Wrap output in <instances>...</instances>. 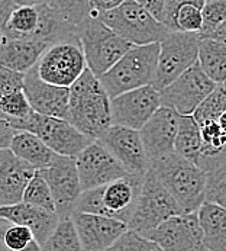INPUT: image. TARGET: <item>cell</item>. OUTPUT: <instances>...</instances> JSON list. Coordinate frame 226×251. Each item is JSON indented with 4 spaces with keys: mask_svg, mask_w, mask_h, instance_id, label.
<instances>
[{
    "mask_svg": "<svg viewBox=\"0 0 226 251\" xmlns=\"http://www.w3.org/2000/svg\"><path fill=\"white\" fill-rule=\"evenodd\" d=\"M71 219L83 251H108L129 229L122 221L81 211H74Z\"/></svg>",
    "mask_w": 226,
    "mask_h": 251,
    "instance_id": "obj_18",
    "label": "cell"
},
{
    "mask_svg": "<svg viewBox=\"0 0 226 251\" xmlns=\"http://www.w3.org/2000/svg\"><path fill=\"white\" fill-rule=\"evenodd\" d=\"M222 86H225V87H226V83H225V84H222Z\"/></svg>",
    "mask_w": 226,
    "mask_h": 251,
    "instance_id": "obj_47",
    "label": "cell"
},
{
    "mask_svg": "<svg viewBox=\"0 0 226 251\" xmlns=\"http://www.w3.org/2000/svg\"><path fill=\"white\" fill-rule=\"evenodd\" d=\"M97 141L103 144L131 176L144 177L151 169L139 131L112 125Z\"/></svg>",
    "mask_w": 226,
    "mask_h": 251,
    "instance_id": "obj_15",
    "label": "cell"
},
{
    "mask_svg": "<svg viewBox=\"0 0 226 251\" xmlns=\"http://www.w3.org/2000/svg\"><path fill=\"white\" fill-rule=\"evenodd\" d=\"M206 201L226 209V164L207 173Z\"/></svg>",
    "mask_w": 226,
    "mask_h": 251,
    "instance_id": "obj_37",
    "label": "cell"
},
{
    "mask_svg": "<svg viewBox=\"0 0 226 251\" xmlns=\"http://www.w3.org/2000/svg\"><path fill=\"white\" fill-rule=\"evenodd\" d=\"M16 7V3L13 0H0V29L6 25L12 10Z\"/></svg>",
    "mask_w": 226,
    "mask_h": 251,
    "instance_id": "obj_42",
    "label": "cell"
},
{
    "mask_svg": "<svg viewBox=\"0 0 226 251\" xmlns=\"http://www.w3.org/2000/svg\"><path fill=\"white\" fill-rule=\"evenodd\" d=\"M206 0H167L162 24L176 32L199 34L203 29V6Z\"/></svg>",
    "mask_w": 226,
    "mask_h": 251,
    "instance_id": "obj_24",
    "label": "cell"
},
{
    "mask_svg": "<svg viewBox=\"0 0 226 251\" xmlns=\"http://www.w3.org/2000/svg\"><path fill=\"white\" fill-rule=\"evenodd\" d=\"M39 172L51 189L58 216H71L83 193L75 157L57 155L48 167Z\"/></svg>",
    "mask_w": 226,
    "mask_h": 251,
    "instance_id": "obj_13",
    "label": "cell"
},
{
    "mask_svg": "<svg viewBox=\"0 0 226 251\" xmlns=\"http://www.w3.org/2000/svg\"><path fill=\"white\" fill-rule=\"evenodd\" d=\"M179 124L180 115L176 110L161 106L142 126L139 134L151 163L176 152L174 144L179 132Z\"/></svg>",
    "mask_w": 226,
    "mask_h": 251,
    "instance_id": "obj_20",
    "label": "cell"
},
{
    "mask_svg": "<svg viewBox=\"0 0 226 251\" xmlns=\"http://www.w3.org/2000/svg\"><path fill=\"white\" fill-rule=\"evenodd\" d=\"M26 203L35 205L39 208H44L49 212L57 214V206L51 193V189L46 183V180L44 179V176L41 175V172L37 170L35 175L32 176L31 181L28 183L25 193H23V201Z\"/></svg>",
    "mask_w": 226,
    "mask_h": 251,
    "instance_id": "obj_33",
    "label": "cell"
},
{
    "mask_svg": "<svg viewBox=\"0 0 226 251\" xmlns=\"http://www.w3.org/2000/svg\"><path fill=\"white\" fill-rule=\"evenodd\" d=\"M134 1L141 4L145 10H148L151 15L155 19H158L159 22L162 21V13H164V7H165L167 0H134Z\"/></svg>",
    "mask_w": 226,
    "mask_h": 251,
    "instance_id": "obj_39",
    "label": "cell"
},
{
    "mask_svg": "<svg viewBox=\"0 0 226 251\" xmlns=\"http://www.w3.org/2000/svg\"><path fill=\"white\" fill-rule=\"evenodd\" d=\"M96 15L113 32L135 47L159 44L170 32L164 24L134 0H125L112 10Z\"/></svg>",
    "mask_w": 226,
    "mask_h": 251,
    "instance_id": "obj_6",
    "label": "cell"
},
{
    "mask_svg": "<svg viewBox=\"0 0 226 251\" xmlns=\"http://www.w3.org/2000/svg\"><path fill=\"white\" fill-rule=\"evenodd\" d=\"M23 78L25 74L0 66V99L15 90L23 89Z\"/></svg>",
    "mask_w": 226,
    "mask_h": 251,
    "instance_id": "obj_38",
    "label": "cell"
},
{
    "mask_svg": "<svg viewBox=\"0 0 226 251\" xmlns=\"http://www.w3.org/2000/svg\"><path fill=\"white\" fill-rule=\"evenodd\" d=\"M111 96L100 77L89 69L70 87L67 121L90 140H99L112 126Z\"/></svg>",
    "mask_w": 226,
    "mask_h": 251,
    "instance_id": "obj_1",
    "label": "cell"
},
{
    "mask_svg": "<svg viewBox=\"0 0 226 251\" xmlns=\"http://www.w3.org/2000/svg\"><path fill=\"white\" fill-rule=\"evenodd\" d=\"M87 69L80 42H57L49 45L37 64L39 77L54 86L71 87Z\"/></svg>",
    "mask_w": 226,
    "mask_h": 251,
    "instance_id": "obj_11",
    "label": "cell"
},
{
    "mask_svg": "<svg viewBox=\"0 0 226 251\" xmlns=\"http://www.w3.org/2000/svg\"><path fill=\"white\" fill-rule=\"evenodd\" d=\"M16 6H41L46 4L48 0H13Z\"/></svg>",
    "mask_w": 226,
    "mask_h": 251,
    "instance_id": "obj_44",
    "label": "cell"
},
{
    "mask_svg": "<svg viewBox=\"0 0 226 251\" xmlns=\"http://www.w3.org/2000/svg\"><path fill=\"white\" fill-rule=\"evenodd\" d=\"M144 177L125 176L83 192L74 211L108 216L128 224L136 208Z\"/></svg>",
    "mask_w": 226,
    "mask_h": 251,
    "instance_id": "obj_3",
    "label": "cell"
},
{
    "mask_svg": "<svg viewBox=\"0 0 226 251\" xmlns=\"http://www.w3.org/2000/svg\"><path fill=\"white\" fill-rule=\"evenodd\" d=\"M226 21V0H206L200 38H209Z\"/></svg>",
    "mask_w": 226,
    "mask_h": 251,
    "instance_id": "obj_35",
    "label": "cell"
},
{
    "mask_svg": "<svg viewBox=\"0 0 226 251\" xmlns=\"http://www.w3.org/2000/svg\"><path fill=\"white\" fill-rule=\"evenodd\" d=\"M0 119H4V118H3V115H1V113H0ZM4 121H6V119H4Z\"/></svg>",
    "mask_w": 226,
    "mask_h": 251,
    "instance_id": "obj_46",
    "label": "cell"
},
{
    "mask_svg": "<svg viewBox=\"0 0 226 251\" xmlns=\"http://www.w3.org/2000/svg\"><path fill=\"white\" fill-rule=\"evenodd\" d=\"M203 241L209 251H226V209L221 205L204 202L197 211Z\"/></svg>",
    "mask_w": 226,
    "mask_h": 251,
    "instance_id": "obj_25",
    "label": "cell"
},
{
    "mask_svg": "<svg viewBox=\"0 0 226 251\" xmlns=\"http://www.w3.org/2000/svg\"><path fill=\"white\" fill-rule=\"evenodd\" d=\"M159 55V44L132 47L100 80L111 99L126 92L152 86Z\"/></svg>",
    "mask_w": 226,
    "mask_h": 251,
    "instance_id": "obj_5",
    "label": "cell"
},
{
    "mask_svg": "<svg viewBox=\"0 0 226 251\" xmlns=\"http://www.w3.org/2000/svg\"><path fill=\"white\" fill-rule=\"evenodd\" d=\"M46 6L61 19L77 28L80 34L94 15L90 0H48Z\"/></svg>",
    "mask_w": 226,
    "mask_h": 251,
    "instance_id": "obj_30",
    "label": "cell"
},
{
    "mask_svg": "<svg viewBox=\"0 0 226 251\" xmlns=\"http://www.w3.org/2000/svg\"><path fill=\"white\" fill-rule=\"evenodd\" d=\"M142 235L155 241L164 251H209L203 241L197 212L173 216Z\"/></svg>",
    "mask_w": 226,
    "mask_h": 251,
    "instance_id": "obj_14",
    "label": "cell"
},
{
    "mask_svg": "<svg viewBox=\"0 0 226 251\" xmlns=\"http://www.w3.org/2000/svg\"><path fill=\"white\" fill-rule=\"evenodd\" d=\"M0 246L7 251H42L34 232L22 225H0Z\"/></svg>",
    "mask_w": 226,
    "mask_h": 251,
    "instance_id": "obj_31",
    "label": "cell"
},
{
    "mask_svg": "<svg viewBox=\"0 0 226 251\" xmlns=\"http://www.w3.org/2000/svg\"><path fill=\"white\" fill-rule=\"evenodd\" d=\"M34 110L28 102V98H26L23 89L15 90L0 99V113L3 115V118L7 122L25 119Z\"/></svg>",
    "mask_w": 226,
    "mask_h": 251,
    "instance_id": "obj_34",
    "label": "cell"
},
{
    "mask_svg": "<svg viewBox=\"0 0 226 251\" xmlns=\"http://www.w3.org/2000/svg\"><path fill=\"white\" fill-rule=\"evenodd\" d=\"M203 148L199 167L206 173L226 164V87L218 86L193 113Z\"/></svg>",
    "mask_w": 226,
    "mask_h": 251,
    "instance_id": "obj_4",
    "label": "cell"
},
{
    "mask_svg": "<svg viewBox=\"0 0 226 251\" xmlns=\"http://www.w3.org/2000/svg\"><path fill=\"white\" fill-rule=\"evenodd\" d=\"M10 150L21 160L29 163L37 170L48 167L58 154H55L49 147H46L37 135L28 131H18L13 137Z\"/></svg>",
    "mask_w": 226,
    "mask_h": 251,
    "instance_id": "obj_26",
    "label": "cell"
},
{
    "mask_svg": "<svg viewBox=\"0 0 226 251\" xmlns=\"http://www.w3.org/2000/svg\"><path fill=\"white\" fill-rule=\"evenodd\" d=\"M199 34L170 31L159 42V55L152 87L164 90L199 60Z\"/></svg>",
    "mask_w": 226,
    "mask_h": 251,
    "instance_id": "obj_10",
    "label": "cell"
},
{
    "mask_svg": "<svg viewBox=\"0 0 226 251\" xmlns=\"http://www.w3.org/2000/svg\"><path fill=\"white\" fill-rule=\"evenodd\" d=\"M16 129L10 125V122L0 119V150H7L10 148V144L13 137L16 135Z\"/></svg>",
    "mask_w": 226,
    "mask_h": 251,
    "instance_id": "obj_40",
    "label": "cell"
},
{
    "mask_svg": "<svg viewBox=\"0 0 226 251\" xmlns=\"http://www.w3.org/2000/svg\"><path fill=\"white\" fill-rule=\"evenodd\" d=\"M42 251H83L71 216L60 218L57 228L42 246Z\"/></svg>",
    "mask_w": 226,
    "mask_h": 251,
    "instance_id": "obj_32",
    "label": "cell"
},
{
    "mask_svg": "<svg viewBox=\"0 0 226 251\" xmlns=\"http://www.w3.org/2000/svg\"><path fill=\"white\" fill-rule=\"evenodd\" d=\"M202 148H203L202 132H200L199 124L194 119V116L193 115L180 116L179 132L176 137L174 151L179 155L184 157L186 160L199 166Z\"/></svg>",
    "mask_w": 226,
    "mask_h": 251,
    "instance_id": "obj_28",
    "label": "cell"
},
{
    "mask_svg": "<svg viewBox=\"0 0 226 251\" xmlns=\"http://www.w3.org/2000/svg\"><path fill=\"white\" fill-rule=\"evenodd\" d=\"M75 163L83 192L128 176L120 163L97 140L91 141L75 157Z\"/></svg>",
    "mask_w": 226,
    "mask_h": 251,
    "instance_id": "obj_17",
    "label": "cell"
},
{
    "mask_svg": "<svg viewBox=\"0 0 226 251\" xmlns=\"http://www.w3.org/2000/svg\"><path fill=\"white\" fill-rule=\"evenodd\" d=\"M39 26V7L38 6H16L6 25L3 35L15 38H32Z\"/></svg>",
    "mask_w": 226,
    "mask_h": 251,
    "instance_id": "obj_29",
    "label": "cell"
},
{
    "mask_svg": "<svg viewBox=\"0 0 226 251\" xmlns=\"http://www.w3.org/2000/svg\"><path fill=\"white\" fill-rule=\"evenodd\" d=\"M200 69L218 86L226 83V44L212 39L200 38L199 60Z\"/></svg>",
    "mask_w": 226,
    "mask_h": 251,
    "instance_id": "obj_27",
    "label": "cell"
},
{
    "mask_svg": "<svg viewBox=\"0 0 226 251\" xmlns=\"http://www.w3.org/2000/svg\"><path fill=\"white\" fill-rule=\"evenodd\" d=\"M37 169L21 160L10 148L0 150V206L23 201V193Z\"/></svg>",
    "mask_w": 226,
    "mask_h": 251,
    "instance_id": "obj_21",
    "label": "cell"
},
{
    "mask_svg": "<svg viewBox=\"0 0 226 251\" xmlns=\"http://www.w3.org/2000/svg\"><path fill=\"white\" fill-rule=\"evenodd\" d=\"M23 92L34 112L45 116L67 119L70 87L54 86L44 81L38 74L37 66L25 73Z\"/></svg>",
    "mask_w": 226,
    "mask_h": 251,
    "instance_id": "obj_19",
    "label": "cell"
},
{
    "mask_svg": "<svg viewBox=\"0 0 226 251\" xmlns=\"http://www.w3.org/2000/svg\"><path fill=\"white\" fill-rule=\"evenodd\" d=\"M49 45L37 38L3 35L0 44V66L13 72L28 73L38 64Z\"/></svg>",
    "mask_w": 226,
    "mask_h": 251,
    "instance_id": "obj_23",
    "label": "cell"
},
{
    "mask_svg": "<svg viewBox=\"0 0 226 251\" xmlns=\"http://www.w3.org/2000/svg\"><path fill=\"white\" fill-rule=\"evenodd\" d=\"M218 87L196 63L176 81L159 92L161 105L176 110L180 116H190Z\"/></svg>",
    "mask_w": 226,
    "mask_h": 251,
    "instance_id": "obj_12",
    "label": "cell"
},
{
    "mask_svg": "<svg viewBox=\"0 0 226 251\" xmlns=\"http://www.w3.org/2000/svg\"><path fill=\"white\" fill-rule=\"evenodd\" d=\"M10 125L16 131H28L49 147L55 154L77 157L93 140L81 134L67 121L32 112L28 118L12 121Z\"/></svg>",
    "mask_w": 226,
    "mask_h": 251,
    "instance_id": "obj_8",
    "label": "cell"
},
{
    "mask_svg": "<svg viewBox=\"0 0 226 251\" xmlns=\"http://www.w3.org/2000/svg\"><path fill=\"white\" fill-rule=\"evenodd\" d=\"M209 38L216 39V41H221V42H225L226 44V21Z\"/></svg>",
    "mask_w": 226,
    "mask_h": 251,
    "instance_id": "obj_43",
    "label": "cell"
},
{
    "mask_svg": "<svg viewBox=\"0 0 226 251\" xmlns=\"http://www.w3.org/2000/svg\"><path fill=\"white\" fill-rule=\"evenodd\" d=\"M1 38H3V32H1V29H0V44H1Z\"/></svg>",
    "mask_w": 226,
    "mask_h": 251,
    "instance_id": "obj_45",
    "label": "cell"
},
{
    "mask_svg": "<svg viewBox=\"0 0 226 251\" xmlns=\"http://www.w3.org/2000/svg\"><path fill=\"white\" fill-rule=\"evenodd\" d=\"M168 193L176 199L183 214H194L206 202L207 173L197 164L171 152L151 163Z\"/></svg>",
    "mask_w": 226,
    "mask_h": 251,
    "instance_id": "obj_2",
    "label": "cell"
},
{
    "mask_svg": "<svg viewBox=\"0 0 226 251\" xmlns=\"http://www.w3.org/2000/svg\"><path fill=\"white\" fill-rule=\"evenodd\" d=\"M161 106L159 92L152 86L126 92L111 100L112 125L141 131Z\"/></svg>",
    "mask_w": 226,
    "mask_h": 251,
    "instance_id": "obj_16",
    "label": "cell"
},
{
    "mask_svg": "<svg viewBox=\"0 0 226 251\" xmlns=\"http://www.w3.org/2000/svg\"><path fill=\"white\" fill-rule=\"evenodd\" d=\"M125 0H90L91 9L96 13H103L108 10H112L114 7H117L119 4H122Z\"/></svg>",
    "mask_w": 226,
    "mask_h": 251,
    "instance_id": "obj_41",
    "label": "cell"
},
{
    "mask_svg": "<svg viewBox=\"0 0 226 251\" xmlns=\"http://www.w3.org/2000/svg\"><path fill=\"white\" fill-rule=\"evenodd\" d=\"M181 214L183 211L180 209L176 199L168 193L154 170L150 169L144 176L139 199L134 215L128 222V228L144 234L159 226L167 219Z\"/></svg>",
    "mask_w": 226,
    "mask_h": 251,
    "instance_id": "obj_9",
    "label": "cell"
},
{
    "mask_svg": "<svg viewBox=\"0 0 226 251\" xmlns=\"http://www.w3.org/2000/svg\"><path fill=\"white\" fill-rule=\"evenodd\" d=\"M80 44L86 57L87 69L102 77L135 45L125 41L103 24L94 13L80 34Z\"/></svg>",
    "mask_w": 226,
    "mask_h": 251,
    "instance_id": "obj_7",
    "label": "cell"
},
{
    "mask_svg": "<svg viewBox=\"0 0 226 251\" xmlns=\"http://www.w3.org/2000/svg\"><path fill=\"white\" fill-rule=\"evenodd\" d=\"M108 251H164L145 235L128 229Z\"/></svg>",
    "mask_w": 226,
    "mask_h": 251,
    "instance_id": "obj_36",
    "label": "cell"
},
{
    "mask_svg": "<svg viewBox=\"0 0 226 251\" xmlns=\"http://www.w3.org/2000/svg\"><path fill=\"white\" fill-rule=\"evenodd\" d=\"M0 221L29 228L34 232L38 243L44 246L57 228L60 216L35 205L19 202L9 206H0Z\"/></svg>",
    "mask_w": 226,
    "mask_h": 251,
    "instance_id": "obj_22",
    "label": "cell"
}]
</instances>
